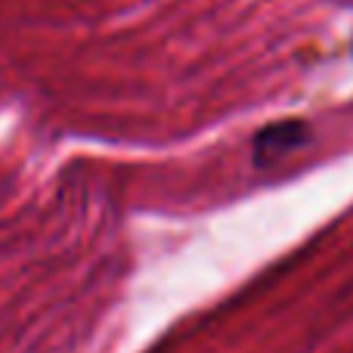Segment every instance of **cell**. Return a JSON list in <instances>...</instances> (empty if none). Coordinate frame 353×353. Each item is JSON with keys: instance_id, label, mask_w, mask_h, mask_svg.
I'll list each match as a JSON object with an SVG mask.
<instances>
[{"instance_id": "6da1fadb", "label": "cell", "mask_w": 353, "mask_h": 353, "mask_svg": "<svg viewBox=\"0 0 353 353\" xmlns=\"http://www.w3.org/2000/svg\"><path fill=\"white\" fill-rule=\"evenodd\" d=\"M310 137L313 130L304 121H276L254 137V161L257 165H273L282 155L301 149Z\"/></svg>"}]
</instances>
